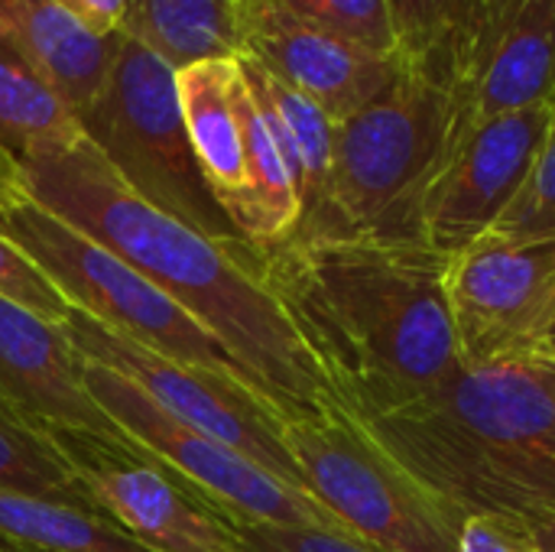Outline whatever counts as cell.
<instances>
[{
	"label": "cell",
	"instance_id": "cell-12",
	"mask_svg": "<svg viewBox=\"0 0 555 552\" xmlns=\"http://www.w3.org/2000/svg\"><path fill=\"white\" fill-rule=\"evenodd\" d=\"M439 85L455 101V140L481 120L550 104L555 0H481L449 52Z\"/></svg>",
	"mask_w": 555,
	"mask_h": 552
},
{
	"label": "cell",
	"instance_id": "cell-15",
	"mask_svg": "<svg viewBox=\"0 0 555 552\" xmlns=\"http://www.w3.org/2000/svg\"><path fill=\"white\" fill-rule=\"evenodd\" d=\"M0 403L33 429H78L127 449L117 423L85 387V355L65 325L49 322L0 296Z\"/></svg>",
	"mask_w": 555,
	"mask_h": 552
},
{
	"label": "cell",
	"instance_id": "cell-8",
	"mask_svg": "<svg viewBox=\"0 0 555 552\" xmlns=\"http://www.w3.org/2000/svg\"><path fill=\"white\" fill-rule=\"evenodd\" d=\"M85 387L130 442H137L146 455L172 468L231 517L348 534L345 524L312 495L276 478L244 452L172 420L124 374L85 361Z\"/></svg>",
	"mask_w": 555,
	"mask_h": 552
},
{
	"label": "cell",
	"instance_id": "cell-1",
	"mask_svg": "<svg viewBox=\"0 0 555 552\" xmlns=\"http://www.w3.org/2000/svg\"><path fill=\"white\" fill-rule=\"evenodd\" d=\"M26 195L143 273L198 319L283 416L341 407L322 361L270 286L260 247L211 241L153 208L107 166L88 137L62 153L20 159Z\"/></svg>",
	"mask_w": 555,
	"mask_h": 552
},
{
	"label": "cell",
	"instance_id": "cell-26",
	"mask_svg": "<svg viewBox=\"0 0 555 552\" xmlns=\"http://www.w3.org/2000/svg\"><path fill=\"white\" fill-rule=\"evenodd\" d=\"M0 296L59 325L72 316V306L59 293V286L3 231H0Z\"/></svg>",
	"mask_w": 555,
	"mask_h": 552
},
{
	"label": "cell",
	"instance_id": "cell-3",
	"mask_svg": "<svg viewBox=\"0 0 555 552\" xmlns=\"http://www.w3.org/2000/svg\"><path fill=\"white\" fill-rule=\"evenodd\" d=\"M361 423V420H358ZM364 429L465 517L530 527L555 514V355L462 368Z\"/></svg>",
	"mask_w": 555,
	"mask_h": 552
},
{
	"label": "cell",
	"instance_id": "cell-14",
	"mask_svg": "<svg viewBox=\"0 0 555 552\" xmlns=\"http://www.w3.org/2000/svg\"><path fill=\"white\" fill-rule=\"evenodd\" d=\"M234 55L315 101L335 124L384 98L406 72L403 59L345 42L299 20L280 0H237Z\"/></svg>",
	"mask_w": 555,
	"mask_h": 552
},
{
	"label": "cell",
	"instance_id": "cell-2",
	"mask_svg": "<svg viewBox=\"0 0 555 552\" xmlns=\"http://www.w3.org/2000/svg\"><path fill=\"white\" fill-rule=\"evenodd\" d=\"M260 260L354 420L403 410L465 368L433 247L322 238L260 247Z\"/></svg>",
	"mask_w": 555,
	"mask_h": 552
},
{
	"label": "cell",
	"instance_id": "cell-21",
	"mask_svg": "<svg viewBox=\"0 0 555 552\" xmlns=\"http://www.w3.org/2000/svg\"><path fill=\"white\" fill-rule=\"evenodd\" d=\"M0 540L33 552H153L94 511L7 488H0Z\"/></svg>",
	"mask_w": 555,
	"mask_h": 552
},
{
	"label": "cell",
	"instance_id": "cell-25",
	"mask_svg": "<svg viewBox=\"0 0 555 552\" xmlns=\"http://www.w3.org/2000/svg\"><path fill=\"white\" fill-rule=\"evenodd\" d=\"M494 231L514 234V238L555 234V94L550 101V130H546L543 150L533 163V172Z\"/></svg>",
	"mask_w": 555,
	"mask_h": 552
},
{
	"label": "cell",
	"instance_id": "cell-10",
	"mask_svg": "<svg viewBox=\"0 0 555 552\" xmlns=\"http://www.w3.org/2000/svg\"><path fill=\"white\" fill-rule=\"evenodd\" d=\"M62 455L94 511L153 552H237L234 517L146 455L78 429H39Z\"/></svg>",
	"mask_w": 555,
	"mask_h": 552
},
{
	"label": "cell",
	"instance_id": "cell-5",
	"mask_svg": "<svg viewBox=\"0 0 555 552\" xmlns=\"http://www.w3.org/2000/svg\"><path fill=\"white\" fill-rule=\"evenodd\" d=\"M176 72L172 62L140 39L117 33L111 72L94 101L78 114L81 130L143 202L211 241H244L198 169Z\"/></svg>",
	"mask_w": 555,
	"mask_h": 552
},
{
	"label": "cell",
	"instance_id": "cell-33",
	"mask_svg": "<svg viewBox=\"0 0 555 552\" xmlns=\"http://www.w3.org/2000/svg\"><path fill=\"white\" fill-rule=\"evenodd\" d=\"M0 552H33V550H23V547H13V543L0 540Z\"/></svg>",
	"mask_w": 555,
	"mask_h": 552
},
{
	"label": "cell",
	"instance_id": "cell-34",
	"mask_svg": "<svg viewBox=\"0 0 555 552\" xmlns=\"http://www.w3.org/2000/svg\"><path fill=\"white\" fill-rule=\"evenodd\" d=\"M0 416H13V413H10V410H7V407L0 403ZM13 420H16V416H13Z\"/></svg>",
	"mask_w": 555,
	"mask_h": 552
},
{
	"label": "cell",
	"instance_id": "cell-17",
	"mask_svg": "<svg viewBox=\"0 0 555 552\" xmlns=\"http://www.w3.org/2000/svg\"><path fill=\"white\" fill-rule=\"evenodd\" d=\"M0 29L39 65L75 114L101 91L117 49V36H91L52 0H0Z\"/></svg>",
	"mask_w": 555,
	"mask_h": 552
},
{
	"label": "cell",
	"instance_id": "cell-7",
	"mask_svg": "<svg viewBox=\"0 0 555 552\" xmlns=\"http://www.w3.org/2000/svg\"><path fill=\"white\" fill-rule=\"evenodd\" d=\"M0 231L39 264L72 309L101 322L114 335L130 338L176 364L234 377L260 390L241 361L176 299L94 244L88 234L36 205L29 195L0 205Z\"/></svg>",
	"mask_w": 555,
	"mask_h": 552
},
{
	"label": "cell",
	"instance_id": "cell-30",
	"mask_svg": "<svg viewBox=\"0 0 555 552\" xmlns=\"http://www.w3.org/2000/svg\"><path fill=\"white\" fill-rule=\"evenodd\" d=\"M26 198V179H23V166L16 156H10L0 146V205L3 202H16Z\"/></svg>",
	"mask_w": 555,
	"mask_h": 552
},
{
	"label": "cell",
	"instance_id": "cell-31",
	"mask_svg": "<svg viewBox=\"0 0 555 552\" xmlns=\"http://www.w3.org/2000/svg\"><path fill=\"white\" fill-rule=\"evenodd\" d=\"M530 537H533V547L540 552H555V514H546L540 521H533L530 527Z\"/></svg>",
	"mask_w": 555,
	"mask_h": 552
},
{
	"label": "cell",
	"instance_id": "cell-20",
	"mask_svg": "<svg viewBox=\"0 0 555 552\" xmlns=\"http://www.w3.org/2000/svg\"><path fill=\"white\" fill-rule=\"evenodd\" d=\"M237 0H127V36L159 52L176 68L234 55Z\"/></svg>",
	"mask_w": 555,
	"mask_h": 552
},
{
	"label": "cell",
	"instance_id": "cell-19",
	"mask_svg": "<svg viewBox=\"0 0 555 552\" xmlns=\"http://www.w3.org/2000/svg\"><path fill=\"white\" fill-rule=\"evenodd\" d=\"M85 140L81 120L39 65L0 29V146L16 156H46Z\"/></svg>",
	"mask_w": 555,
	"mask_h": 552
},
{
	"label": "cell",
	"instance_id": "cell-16",
	"mask_svg": "<svg viewBox=\"0 0 555 552\" xmlns=\"http://www.w3.org/2000/svg\"><path fill=\"white\" fill-rule=\"evenodd\" d=\"M176 85H179V104L198 169L218 205L241 231L247 218V163H244V124H241L244 78L237 59L228 55V59H202L182 65L176 72Z\"/></svg>",
	"mask_w": 555,
	"mask_h": 552
},
{
	"label": "cell",
	"instance_id": "cell-6",
	"mask_svg": "<svg viewBox=\"0 0 555 552\" xmlns=\"http://www.w3.org/2000/svg\"><path fill=\"white\" fill-rule=\"evenodd\" d=\"M283 439L348 534L380 552H462L465 514L410 475L345 407L286 416Z\"/></svg>",
	"mask_w": 555,
	"mask_h": 552
},
{
	"label": "cell",
	"instance_id": "cell-27",
	"mask_svg": "<svg viewBox=\"0 0 555 552\" xmlns=\"http://www.w3.org/2000/svg\"><path fill=\"white\" fill-rule=\"evenodd\" d=\"M237 552H380L377 547L322 527H283V524H257L234 517Z\"/></svg>",
	"mask_w": 555,
	"mask_h": 552
},
{
	"label": "cell",
	"instance_id": "cell-24",
	"mask_svg": "<svg viewBox=\"0 0 555 552\" xmlns=\"http://www.w3.org/2000/svg\"><path fill=\"white\" fill-rule=\"evenodd\" d=\"M299 20L354 42L367 52L400 59L390 0H280Z\"/></svg>",
	"mask_w": 555,
	"mask_h": 552
},
{
	"label": "cell",
	"instance_id": "cell-32",
	"mask_svg": "<svg viewBox=\"0 0 555 552\" xmlns=\"http://www.w3.org/2000/svg\"><path fill=\"white\" fill-rule=\"evenodd\" d=\"M546 351L555 355V316H553V322H550V335H546Z\"/></svg>",
	"mask_w": 555,
	"mask_h": 552
},
{
	"label": "cell",
	"instance_id": "cell-29",
	"mask_svg": "<svg viewBox=\"0 0 555 552\" xmlns=\"http://www.w3.org/2000/svg\"><path fill=\"white\" fill-rule=\"evenodd\" d=\"M65 16H72L91 36H117L127 20V0H52Z\"/></svg>",
	"mask_w": 555,
	"mask_h": 552
},
{
	"label": "cell",
	"instance_id": "cell-11",
	"mask_svg": "<svg viewBox=\"0 0 555 552\" xmlns=\"http://www.w3.org/2000/svg\"><path fill=\"white\" fill-rule=\"evenodd\" d=\"M446 303L465 368L546 351L555 234H485L446 257Z\"/></svg>",
	"mask_w": 555,
	"mask_h": 552
},
{
	"label": "cell",
	"instance_id": "cell-22",
	"mask_svg": "<svg viewBox=\"0 0 555 552\" xmlns=\"http://www.w3.org/2000/svg\"><path fill=\"white\" fill-rule=\"evenodd\" d=\"M0 488L94 511L91 498L75 482L52 442L13 416H0Z\"/></svg>",
	"mask_w": 555,
	"mask_h": 552
},
{
	"label": "cell",
	"instance_id": "cell-9",
	"mask_svg": "<svg viewBox=\"0 0 555 552\" xmlns=\"http://www.w3.org/2000/svg\"><path fill=\"white\" fill-rule=\"evenodd\" d=\"M85 361L104 364L133 381L172 420L244 452L276 478L306 491V478L283 439V413L250 384L202 368L176 364L130 338L114 335L101 322L72 309L62 322Z\"/></svg>",
	"mask_w": 555,
	"mask_h": 552
},
{
	"label": "cell",
	"instance_id": "cell-28",
	"mask_svg": "<svg viewBox=\"0 0 555 552\" xmlns=\"http://www.w3.org/2000/svg\"><path fill=\"white\" fill-rule=\"evenodd\" d=\"M462 552H537V547L527 527L472 514L462 524Z\"/></svg>",
	"mask_w": 555,
	"mask_h": 552
},
{
	"label": "cell",
	"instance_id": "cell-35",
	"mask_svg": "<svg viewBox=\"0 0 555 552\" xmlns=\"http://www.w3.org/2000/svg\"><path fill=\"white\" fill-rule=\"evenodd\" d=\"M537 552H540V550H537Z\"/></svg>",
	"mask_w": 555,
	"mask_h": 552
},
{
	"label": "cell",
	"instance_id": "cell-18",
	"mask_svg": "<svg viewBox=\"0 0 555 552\" xmlns=\"http://www.w3.org/2000/svg\"><path fill=\"white\" fill-rule=\"evenodd\" d=\"M234 59H237V68L244 75V85H247L254 104L260 107V114H263V120L296 179L299 202H302L299 224H306L325 198V185H328V172H332V150H335V120L315 101H309L296 88L273 78L257 62H250L244 55H234Z\"/></svg>",
	"mask_w": 555,
	"mask_h": 552
},
{
	"label": "cell",
	"instance_id": "cell-4",
	"mask_svg": "<svg viewBox=\"0 0 555 552\" xmlns=\"http://www.w3.org/2000/svg\"><path fill=\"white\" fill-rule=\"evenodd\" d=\"M452 143L455 101L449 88L406 65L384 98L335 124L325 198L289 241L423 244V198Z\"/></svg>",
	"mask_w": 555,
	"mask_h": 552
},
{
	"label": "cell",
	"instance_id": "cell-23",
	"mask_svg": "<svg viewBox=\"0 0 555 552\" xmlns=\"http://www.w3.org/2000/svg\"><path fill=\"white\" fill-rule=\"evenodd\" d=\"M478 7L481 0H390L400 59L439 81L452 46L468 29Z\"/></svg>",
	"mask_w": 555,
	"mask_h": 552
},
{
	"label": "cell",
	"instance_id": "cell-13",
	"mask_svg": "<svg viewBox=\"0 0 555 552\" xmlns=\"http://www.w3.org/2000/svg\"><path fill=\"white\" fill-rule=\"evenodd\" d=\"M546 130L550 104L462 130L423 198V244L452 257L491 234L524 192Z\"/></svg>",
	"mask_w": 555,
	"mask_h": 552
}]
</instances>
